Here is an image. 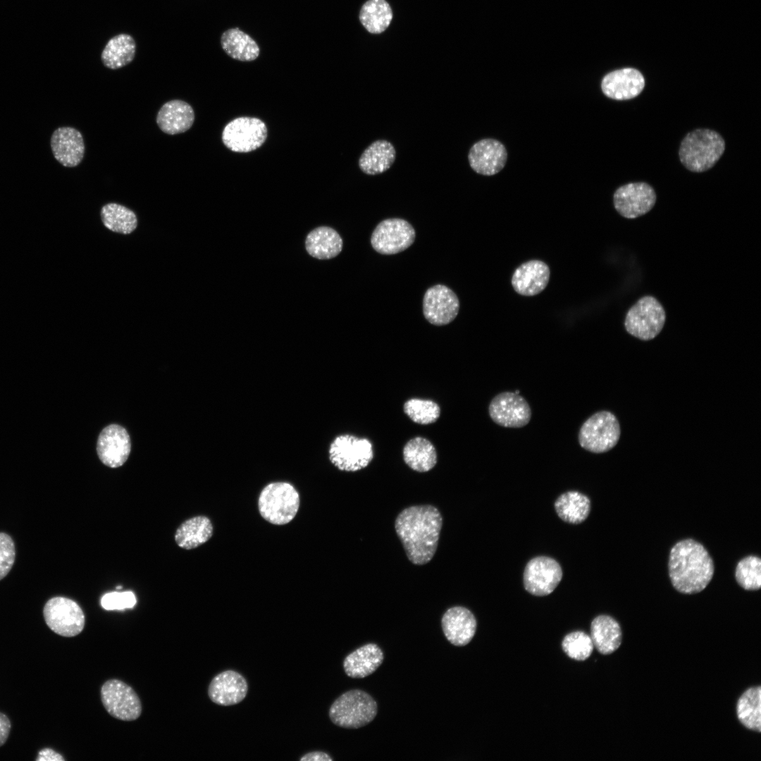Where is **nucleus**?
<instances>
[{
  "label": "nucleus",
  "mask_w": 761,
  "mask_h": 761,
  "mask_svg": "<svg viewBox=\"0 0 761 761\" xmlns=\"http://www.w3.org/2000/svg\"><path fill=\"white\" fill-rule=\"evenodd\" d=\"M443 517L431 505L411 506L397 516L395 528L407 556L414 564L423 565L433 557L438 548Z\"/></svg>",
  "instance_id": "f257e3e1"
},
{
  "label": "nucleus",
  "mask_w": 761,
  "mask_h": 761,
  "mask_svg": "<svg viewBox=\"0 0 761 761\" xmlns=\"http://www.w3.org/2000/svg\"><path fill=\"white\" fill-rule=\"evenodd\" d=\"M668 571L671 583L677 591L695 594L703 590L712 580L714 562L703 545L686 538L672 547Z\"/></svg>",
  "instance_id": "f03ea898"
},
{
  "label": "nucleus",
  "mask_w": 761,
  "mask_h": 761,
  "mask_svg": "<svg viewBox=\"0 0 761 761\" xmlns=\"http://www.w3.org/2000/svg\"><path fill=\"white\" fill-rule=\"evenodd\" d=\"M725 150V141L717 132L695 129L682 140L679 156L681 163L692 172H704L712 168Z\"/></svg>",
  "instance_id": "7ed1b4c3"
},
{
  "label": "nucleus",
  "mask_w": 761,
  "mask_h": 761,
  "mask_svg": "<svg viewBox=\"0 0 761 761\" xmlns=\"http://www.w3.org/2000/svg\"><path fill=\"white\" fill-rule=\"evenodd\" d=\"M261 516L276 526L290 523L300 507V496L295 487L287 481H273L261 490L257 500Z\"/></svg>",
  "instance_id": "20e7f679"
},
{
  "label": "nucleus",
  "mask_w": 761,
  "mask_h": 761,
  "mask_svg": "<svg viewBox=\"0 0 761 761\" xmlns=\"http://www.w3.org/2000/svg\"><path fill=\"white\" fill-rule=\"evenodd\" d=\"M378 712L376 701L366 692L353 689L342 693L331 705L329 717L340 727L358 729L372 722Z\"/></svg>",
  "instance_id": "39448f33"
},
{
  "label": "nucleus",
  "mask_w": 761,
  "mask_h": 761,
  "mask_svg": "<svg viewBox=\"0 0 761 761\" xmlns=\"http://www.w3.org/2000/svg\"><path fill=\"white\" fill-rule=\"evenodd\" d=\"M621 428L619 420L610 411H600L590 416L580 428L578 440L584 450L600 454L610 451L619 442Z\"/></svg>",
  "instance_id": "423d86ee"
},
{
  "label": "nucleus",
  "mask_w": 761,
  "mask_h": 761,
  "mask_svg": "<svg viewBox=\"0 0 761 761\" xmlns=\"http://www.w3.org/2000/svg\"><path fill=\"white\" fill-rule=\"evenodd\" d=\"M666 320L664 307L654 297L639 299L627 311L624 320L626 330L644 341L654 339L662 331Z\"/></svg>",
  "instance_id": "0eeeda50"
},
{
  "label": "nucleus",
  "mask_w": 761,
  "mask_h": 761,
  "mask_svg": "<svg viewBox=\"0 0 761 761\" xmlns=\"http://www.w3.org/2000/svg\"><path fill=\"white\" fill-rule=\"evenodd\" d=\"M373 457V446L368 439L349 434L336 436L328 448L330 462L343 471L354 472L365 468Z\"/></svg>",
  "instance_id": "6e6552de"
},
{
  "label": "nucleus",
  "mask_w": 761,
  "mask_h": 761,
  "mask_svg": "<svg viewBox=\"0 0 761 761\" xmlns=\"http://www.w3.org/2000/svg\"><path fill=\"white\" fill-rule=\"evenodd\" d=\"M43 615L48 627L55 633L63 637H73L82 632L85 617L80 605L66 597L49 599L43 609Z\"/></svg>",
  "instance_id": "1a4fd4ad"
},
{
  "label": "nucleus",
  "mask_w": 761,
  "mask_h": 761,
  "mask_svg": "<svg viewBox=\"0 0 761 761\" xmlns=\"http://www.w3.org/2000/svg\"><path fill=\"white\" fill-rule=\"evenodd\" d=\"M266 124L259 118L248 116L235 118L223 128L221 139L230 150L247 153L259 149L267 137Z\"/></svg>",
  "instance_id": "9d476101"
},
{
  "label": "nucleus",
  "mask_w": 761,
  "mask_h": 761,
  "mask_svg": "<svg viewBox=\"0 0 761 761\" xmlns=\"http://www.w3.org/2000/svg\"><path fill=\"white\" fill-rule=\"evenodd\" d=\"M101 700L107 712L122 721H134L142 713L141 701L136 692L118 679H109L102 685Z\"/></svg>",
  "instance_id": "9b49d317"
},
{
  "label": "nucleus",
  "mask_w": 761,
  "mask_h": 761,
  "mask_svg": "<svg viewBox=\"0 0 761 761\" xmlns=\"http://www.w3.org/2000/svg\"><path fill=\"white\" fill-rule=\"evenodd\" d=\"M415 237V230L408 221L399 218H387L373 230L371 244L377 252L391 255L409 248Z\"/></svg>",
  "instance_id": "f8f14e48"
},
{
  "label": "nucleus",
  "mask_w": 761,
  "mask_h": 761,
  "mask_svg": "<svg viewBox=\"0 0 761 761\" xmlns=\"http://www.w3.org/2000/svg\"><path fill=\"white\" fill-rule=\"evenodd\" d=\"M657 195L651 185L644 182L624 185L614 193L616 211L626 218H636L649 212L655 206Z\"/></svg>",
  "instance_id": "ddd939ff"
},
{
  "label": "nucleus",
  "mask_w": 761,
  "mask_h": 761,
  "mask_svg": "<svg viewBox=\"0 0 761 761\" xmlns=\"http://www.w3.org/2000/svg\"><path fill=\"white\" fill-rule=\"evenodd\" d=\"M488 412L490 419L497 425L506 428H521L531 419V409L528 402L513 392H502L491 400Z\"/></svg>",
  "instance_id": "4468645a"
},
{
  "label": "nucleus",
  "mask_w": 761,
  "mask_h": 761,
  "mask_svg": "<svg viewBox=\"0 0 761 761\" xmlns=\"http://www.w3.org/2000/svg\"><path fill=\"white\" fill-rule=\"evenodd\" d=\"M562 578L559 564L554 559L539 556L531 559L524 571L525 589L536 596L550 594L558 586Z\"/></svg>",
  "instance_id": "2eb2a0df"
},
{
  "label": "nucleus",
  "mask_w": 761,
  "mask_h": 761,
  "mask_svg": "<svg viewBox=\"0 0 761 761\" xmlns=\"http://www.w3.org/2000/svg\"><path fill=\"white\" fill-rule=\"evenodd\" d=\"M459 311V299L448 287L438 284L426 291L423 299V313L430 323L435 326L447 325L457 317Z\"/></svg>",
  "instance_id": "dca6fc26"
},
{
  "label": "nucleus",
  "mask_w": 761,
  "mask_h": 761,
  "mask_svg": "<svg viewBox=\"0 0 761 761\" xmlns=\"http://www.w3.org/2000/svg\"><path fill=\"white\" fill-rule=\"evenodd\" d=\"M129 434L125 428L118 424H111L100 433L97 452L101 462L111 468L121 466L130 453Z\"/></svg>",
  "instance_id": "f3484780"
},
{
  "label": "nucleus",
  "mask_w": 761,
  "mask_h": 761,
  "mask_svg": "<svg viewBox=\"0 0 761 761\" xmlns=\"http://www.w3.org/2000/svg\"><path fill=\"white\" fill-rule=\"evenodd\" d=\"M507 152L500 141L486 138L474 143L468 154L471 168L483 175H493L505 166Z\"/></svg>",
  "instance_id": "a211bd4d"
},
{
  "label": "nucleus",
  "mask_w": 761,
  "mask_h": 761,
  "mask_svg": "<svg viewBox=\"0 0 761 761\" xmlns=\"http://www.w3.org/2000/svg\"><path fill=\"white\" fill-rule=\"evenodd\" d=\"M645 87L642 73L633 68H624L605 75L601 82L603 94L610 99L624 101L638 96Z\"/></svg>",
  "instance_id": "6ab92c4d"
},
{
  "label": "nucleus",
  "mask_w": 761,
  "mask_h": 761,
  "mask_svg": "<svg viewBox=\"0 0 761 761\" xmlns=\"http://www.w3.org/2000/svg\"><path fill=\"white\" fill-rule=\"evenodd\" d=\"M246 679L234 670H225L211 681L208 695L211 700L220 705L229 706L242 701L247 695Z\"/></svg>",
  "instance_id": "aec40b11"
},
{
  "label": "nucleus",
  "mask_w": 761,
  "mask_h": 761,
  "mask_svg": "<svg viewBox=\"0 0 761 761\" xmlns=\"http://www.w3.org/2000/svg\"><path fill=\"white\" fill-rule=\"evenodd\" d=\"M441 625L445 636L451 644L464 646L474 638L477 622L469 609L455 606L444 613Z\"/></svg>",
  "instance_id": "412c9836"
},
{
  "label": "nucleus",
  "mask_w": 761,
  "mask_h": 761,
  "mask_svg": "<svg viewBox=\"0 0 761 761\" xmlns=\"http://www.w3.org/2000/svg\"><path fill=\"white\" fill-rule=\"evenodd\" d=\"M51 147L54 158L66 167L77 166L84 157L82 135L71 127H61L55 130L51 137Z\"/></svg>",
  "instance_id": "4be33fe9"
},
{
  "label": "nucleus",
  "mask_w": 761,
  "mask_h": 761,
  "mask_svg": "<svg viewBox=\"0 0 761 761\" xmlns=\"http://www.w3.org/2000/svg\"><path fill=\"white\" fill-rule=\"evenodd\" d=\"M550 276L549 266L540 260H530L516 268L512 277V285L518 294L534 296L547 285Z\"/></svg>",
  "instance_id": "5701e85b"
},
{
  "label": "nucleus",
  "mask_w": 761,
  "mask_h": 761,
  "mask_svg": "<svg viewBox=\"0 0 761 761\" xmlns=\"http://www.w3.org/2000/svg\"><path fill=\"white\" fill-rule=\"evenodd\" d=\"M192 107L186 101L173 99L165 103L156 116V123L163 132L176 135L187 131L194 121Z\"/></svg>",
  "instance_id": "b1692460"
},
{
  "label": "nucleus",
  "mask_w": 761,
  "mask_h": 761,
  "mask_svg": "<svg viewBox=\"0 0 761 761\" xmlns=\"http://www.w3.org/2000/svg\"><path fill=\"white\" fill-rule=\"evenodd\" d=\"M383 659V652L377 644L367 643L346 656L343 661L344 671L351 678H364L373 674Z\"/></svg>",
  "instance_id": "393cba45"
},
{
  "label": "nucleus",
  "mask_w": 761,
  "mask_h": 761,
  "mask_svg": "<svg viewBox=\"0 0 761 761\" xmlns=\"http://www.w3.org/2000/svg\"><path fill=\"white\" fill-rule=\"evenodd\" d=\"M342 240L338 233L328 226L312 230L305 240V248L314 258L325 260L337 256L342 249Z\"/></svg>",
  "instance_id": "a878e982"
},
{
  "label": "nucleus",
  "mask_w": 761,
  "mask_h": 761,
  "mask_svg": "<svg viewBox=\"0 0 761 761\" xmlns=\"http://www.w3.org/2000/svg\"><path fill=\"white\" fill-rule=\"evenodd\" d=\"M396 151L393 144L378 140L369 145L359 159V167L366 175H374L388 171L393 164Z\"/></svg>",
  "instance_id": "bb28decb"
},
{
  "label": "nucleus",
  "mask_w": 761,
  "mask_h": 761,
  "mask_svg": "<svg viewBox=\"0 0 761 761\" xmlns=\"http://www.w3.org/2000/svg\"><path fill=\"white\" fill-rule=\"evenodd\" d=\"M590 638L593 646L602 655L616 651L621 643V629L619 624L612 617L601 614L591 622Z\"/></svg>",
  "instance_id": "cd10ccee"
},
{
  "label": "nucleus",
  "mask_w": 761,
  "mask_h": 761,
  "mask_svg": "<svg viewBox=\"0 0 761 761\" xmlns=\"http://www.w3.org/2000/svg\"><path fill=\"white\" fill-rule=\"evenodd\" d=\"M213 533L211 520L203 515L196 516L180 524L175 533V540L180 547L192 550L206 543Z\"/></svg>",
  "instance_id": "c85d7f7f"
},
{
  "label": "nucleus",
  "mask_w": 761,
  "mask_h": 761,
  "mask_svg": "<svg viewBox=\"0 0 761 761\" xmlns=\"http://www.w3.org/2000/svg\"><path fill=\"white\" fill-rule=\"evenodd\" d=\"M136 42L129 34L120 33L111 37L106 44L101 59L107 68L116 70L130 63L136 54Z\"/></svg>",
  "instance_id": "c756f323"
},
{
  "label": "nucleus",
  "mask_w": 761,
  "mask_h": 761,
  "mask_svg": "<svg viewBox=\"0 0 761 761\" xmlns=\"http://www.w3.org/2000/svg\"><path fill=\"white\" fill-rule=\"evenodd\" d=\"M221 44L227 55L240 61H252L259 55L256 42L237 27L225 31L221 37Z\"/></svg>",
  "instance_id": "7c9ffc66"
},
{
  "label": "nucleus",
  "mask_w": 761,
  "mask_h": 761,
  "mask_svg": "<svg viewBox=\"0 0 761 761\" xmlns=\"http://www.w3.org/2000/svg\"><path fill=\"white\" fill-rule=\"evenodd\" d=\"M555 509L558 516L564 521L578 524L588 516L590 500L579 491H568L558 497L555 502Z\"/></svg>",
  "instance_id": "2f4dec72"
},
{
  "label": "nucleus",
  "mask_w": 761,
  "mask_h": 761,
  "mask_svg": "<svg viewBox=\"0 0 761 761\" xmlns=\"http://www.w3.org/2000/svg\"><path fill=\"white\" fill-rule=\"evenodd\" d=\"M405 463L413 470L426 472L437 463V454L433 445L427 439L416 437L409 440L403 449Z\"/></svg>",
  "instance_id": "473e14b6"
},
{
  "label": "nucleus",
  "mask_w": 761,
  "mask_h": 761,
  "mask_svg": "<svg viewBox=\"0 0 761 761\" xmlns=\"http://www.w3.org/2000/svg\"><path fill=\"white\" fill-rule=\"evenodd\" d=\"M738 721L746 729L761 731V688H748L738 698L736 704Z\"/></svg>",
  "instance_id": "72a5a7b5"
},
{
  "label": "nucleus",
  "mask_w": 761,
  "mask_h": 761,
  "mask_svg": "<svg viewBox=\"0 0 761 761\" xmlns=\"http://www.w3.org/2000/svg\"><path fill=\"white\" fill-rule=\"evenodd\" d=\"M392 11L385 0H369L359 12V20L366 30L372 34H380L390 25Z\"/></svg>",
  "instance_id": "f704fd0d"
},
{
  "label": "nucleus",
  "mask_w": 761,
  "mask_h": 761,
  "mask_svg": "<svg viewBox=\"0 0 761 761\" xmlns=\"http://www.w3.org/2000/svg\"><path fill=\"white\" fill-rule=\"evenodd\" d=\"M101 218L106 228L120 234H130L137 225L135 214L116 203H109L101 210Z\"/></svg>",
  "instance_id": "c9c22d12"
},
{
  "label": "nucleus",
  "mask_w": 761,
  "mask_h": 761,
  "mask_svg": "<svg viewBox=\"0 0 761 761\" xmlns=\"http://www.w3.org/2000/svg\"><path fill=\"white\" fill-rule=\"evenodd\" d=\"M735 579L746 590H757L761 587V559L755 555L742 558L736 564Z\"/></svg>",
  "instance_id": "e433bc0d"
},
{
  "label": "nucleus",
  "mask_w": 761,
  "mask_h": 761,
  "mask_svg": "<svg viewBox=\"0 0 761 761\" xmlns=\"http://www.w3.org/2000/svg\"><path fill=\"white\" fill-rule=\"evenodd\" d=\"M405 414L415 423L429 424L438 420L440 409L437 403L428 400L410 399L404 403Z\"/></svg>",
  "instance_id": "4c0bfd02"
},
{
  "label": "nucleus",
  "mask_w": 761,
  "mask_h": 761,
  "mask_svg": "<svg viewBox=\"0 0 761 761\" xmlns=\"http://www.w3.org/2000/svg\"><path fill=\"white\" fill-rule=\"evenodd\" d=\"M562 647L570 658L578 661L588 659L594 648L590 636L580 631H574L565 636Z\"/></svg>",
  "instance_id": "58836bf2"
},
{
  "label": "nucleus",
  "mask_w": 761,
  "mask_h": 761,
  "mask_svg": "<svg viewBox=\"0 0 761 761\" xmlns=\"http://www.w3.org/2000/svg\"><path fill=\"white\" fill-rule=\"evenodd\" d=\"M137 602L135 595L132 591L111 592L104 594L101 598V605L106 610H122L132 608Z\"/></svg>",
  "instance_id": "ea45409f"
},
{
  "label": "nucleus",
  "mask_w": 761,
  "mask_h": 761,
  "mask_svg": "<svg viewBox=\"0 0 761 761\" xmlns=\"http://www.w3.org/2000/svg\"><path fill=\"white\" fill-rule=\"evenodd\" d=\"M16 558L15 544L10 536L0 533V580L11 569Z\"/></svg>",
  "instance_id": "a19ab883"
},
{
  "label": "nucleus",
  "mask_w": 761,
  "mask_h": 761,
  "mask_svg": "<svg viewBox=\"0 0 761 761\" xmlns=\"http://www.w3.org/2000/svg\"><path fill=\"white\" fill-rule=\"evenodd\" d=\"M37 761H64V757L55 751L54 750L49 748L42 749L38 752L36 757Z\"/></svg>",
  "instance_id": "79ce46f5"
},
{
  "label": "nucleus",
  "mask_w": 761,
  "mask_h": 761,
  "mask_svg": "<svg viewBox=\"0 0 761 761\" xmlns=\"http://www.w3.org/2000/svg\"><path fill=\"white\" fill-rule=\"evenodd\" d=\"M11 728L9 718L2 712H0V747L8 739Z\"/></svg>",
  "instance_id": "37998d69"
},
{
  "label": "nucleus",
  "mask_w": 761,
  "mask_h": 761,
  "mask_svg": "<svg viewBox=\"0 0 761 761\" xmlns=\"http://www.w3.org/2000/svg\"><path fill=\"white\" fill-rule=\"evenodd\" d=\"M301 761H332L333 758L326 753L322 751H314L304 755Z\"/></svg>",
  "instance_id": "c03bdc74"
}]
</instances>
